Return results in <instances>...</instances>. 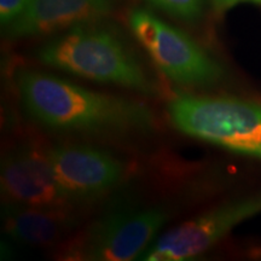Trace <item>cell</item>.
Here are the masks:
<instances>
[{
	"mask_svg": "<svg viewBox=\"0 0 261 261\" xmlns=\"http://www.w3.org/2000/svg\"><path fill=\"white\" fill-rule=\"evenodd\" d=\"M117 0H31L8 27L12 38L50 34L89 24L109 14Z\"/></svg>",
	"mask_w": 261,
	"mask_h": 261,
	"instance_id": "cell-9",
	"label": "cell"
},
{
	"mask_svg": "<svg viewBox=\"0 0 261 261\" xmlns=\"http://www.w3.org/2000/svg\"><path fill=\"white\" fill-rule=\"evenodd\" d=\"M41 64L81 79L154 96L156 84L136 54L115 33L76 25L37 52Z\"/></svg>",
	"mask_w": 261,
	"mask_h": 261,
	"instance_id": "cell-2",
	"label": "cell"
},
{
	"mask_svg": "<svg viewBox=\"0 0 261 261\" xmlns=\"http://www.w3.org/2000/svg\"><path fill=\"white\" fill-rule=\"evenodd\" d=\"M81 207L44 208L3 202L2 223L6 236L27 247L62 244L79 226Z\"/></svg>",
	"mask_w": 261,
	"mask_h": 261,
	"instance_id": "cell-10",
	"label": "cell"
},
{
	"mask_svg": "<svg viewBox=\"0 0 261 261\" xmlns=\"http://www.w3.org/2000/svg\"><path fill=\"white\" fill-rule=\"evenodd\" d=\"M129 27L152 63L172 83L188 89L218 84L225 70L197 42L180 29L144 9L133 10Z\"/></svg>",
	"mask_w": 261,
	"mask_h": 261,
	"instance_id": "cell-5",
	"label": "cell"
},
{
	"mask_svg": "<svg viewBox=\"0 0 261 261\" xmlns=\"http://www.w3.org/2000/svg\"><path fill=\"white\" fill-rule=\"evenodd\" d=\"M169 217V211L161 204L117 201L62 243L58 256L74 261L139 259L171 219Z\"/></svg>",
	"mask_w": 261,
	"mask_h": 261,
	"instance_id": "cell-3",
	"label": "cell"
},
{
	"mask_svg": "<svg viewBox=\"0 0 261 261\" xmlns=\"http://www.w3.org/2000/svg\"><path fill=\"white\" fill-rule=\"evenodd\" d=\"M150 4L185 22H195L202 16L204 0H148Z\"/></svg>",
	"mask_w": 261,
	"mask_h": 261,
	"instance_id": "cell-11",
	"label": "cell"
},
{
	"mask_svg": "<svg viewBox=\"0 0 261 261\" xmlns=\"http://www.w3.org/2000/svg\"><path fill=\"white\" fill-rule=\"evenodd\" d=\"M31 0H0V21L3 25H9L15 21Z\"/></svg>",
	"mask_w": 261,
	"mask_h": 261,
	"instance_id": "cell-12",
	"label": "cell"
},
{
	"mask_svg": "<svg viewBox=\"0 0 261 261\" xmlns=\"http://www.w3.org/2000/svg\"><path fill=\"white\" fill-rule=\"evenodd\" d=\"M243 2H250L256 3V4H261V0H213V4L217 10H226L231 6L238 4V3Z\"/></svg>",
	"mask_w": 261,
	"mask_h": 261,
	"instance_id": "cell-13",
	"label": "cell"
},
{
	"mask_svg": "<svg viewBox=\"0 0 261 261\" xmlns=\"http://www.w3.org/2000/svg\"><path fill=\"white\" fill-rule=\"evenodd\" d=\"M57 184L75 204H92L119 188L128 174L127 163L107 150L77 143L48 146Z\"/></svg>",
	"mask_w": 261,
	"mask_h": 261,
	"instance_id": "cell-6",
	"label": "cell"
},
{
	"mask_svg": "<svg viewBox=\"0 0 261 261\" xmlns=\"http://www.w3.org/2000/svg\"><path fill=\"white\" fill-rule=\"evenodd\" d=\"M261 211V198H243L218 205L182 221L150 244L139 257L145 261H184L202 255L234 226Z\"/></svg>",
	"mask_w": 261,
	"mask_h": 261,
	"instance_id": "cell-7",
	"label": "cell"
},
{
	"mask_svg": "<svg viewBox=\"0 0 261 261\" xmlns=\"http://www.w3.org/2000/svg\"><path fill=\"white\" fill-rule=\"evenodd\" d=\"M167 113L173 127L184 135L261 158V103L179 94L168 103Z\"/></svg>",
	"mask_w": 261,
	"mask_h": 261,
	"instance_id": "cell-4",
	"label": "cell"
},
{
	"mask_svg": "<svg viewBox=\"0 0 261 261\" xmlns=\"http://www.w3.org/2000/svg\"><path fill=\"white\" fill-rule=\"evenodd\" d=\"M15 89L25 115L52 133L123 138L148 135L156 123L144 103L85 89L44 71L16 70Z\"/></svg>",
	"mask_w": 261,
	"mask_h": 261,
	"instance_id": "cell-1",
	"label": "cell"
},
{
	"mask_svg": "<svg viewBox=\"0 0 261 261\" xmlns=\"http://www.w3.org/2000/svg\"><path fill=\"white\" fill-rule=\"evenodd\" d=\"M0 184L3 202L44 208L80 207L62 191L52 171L48 146L37 140H21L5 150Z\"/></svg>",
	"mask_w": 261,
	"mask_h": 261,
	"instance_id": "cell-8",
	"label": "cell"
}]
</instances>
